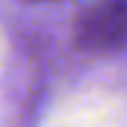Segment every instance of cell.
Instances as JSON below:
<instances>
[{"label":"cell","instance_id":"2","mask_svg":"<svg viewBox=\"0 0 127 127\" xmlns=\"http://www.w3.org/2000/svg\"><path fill=\"white\" fill-rule=\"evenodd\" d=\"M30 3H50V0H30Z\"/></svg>","mask_w":127,"mask_h":127},{"label":"cell","instance_id":"1","mask_svg":"<svg viewBox=\"0 0 127 127\" xmlns=\"http://www.w3.org/2000/svg\"><path fill=\"white\" fill-rule=\"evenodd\" d=\"M72 35L90 52L127 50V0H92L77 13Z\"/></svg>","mask_w":127,"mask_h":127}]
</instances>
